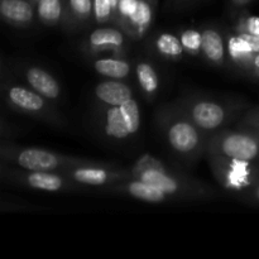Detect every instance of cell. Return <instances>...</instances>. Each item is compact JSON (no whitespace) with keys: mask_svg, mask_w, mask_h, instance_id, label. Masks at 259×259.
I'll return each instance as SVG.
<instances>
[{"mask_svg":"<svg viewBox=\"0 0 259 259\" xmlns=\"http://www.w3.org/2000/svg\"><path fill=\"white\" fill-rule=\"evenodd\" d=\"M156 121L172 153L187 166L205 156L210 134L202 131L176 101L159 106Z\"/></svg>","mask_w":259,"mask_h":259,"instance_id":"cell-1","label":"cell"},{"mask_svg":"<svg viewBox=\"0 0 259 259\" xmlns=\"http://www.w3.org/2000/svg\"><path fill=\"white\" fill-rule=\"evenodd\" d=\"M134 179L159 187L174 201H204L218 196V192L205 182L177 172L151 154H143L132 166Z\"/></svg>","mask_w":259,"mask_h":259,"instance_id":"cell-2","label":"cell"},{"mask_svg":"<svg viewBox=\"0 0 259 259\" xmlns=\"http://www.w3.org/2000/svg\"><path fill=\"white\" fill-rule=\"evenodd\" d=\"M190 118L207 134H214L228 128L233 121L244 114L249 108L242 99L215 98L204 94H190L177 99Z\"/></svg>","mask_w":259,"mask_h":259,"instance_id":"cell-3","label":"cell"},{"mask_svg":"<svg viewBox=\"0 0 259 259\" xmlns=\"http://www.w3.org/2000/svg\"><path fill=\"white\" fill-rule=\"evenodd\" d=\"M2 163L29 171L63 172L66 169L75 168L78 166H86L96 161L78 157L65 156L34 147H17L3 143L0 148Z\"/></svg>","mask_w":259,"mask_h":259,"instance_id":"cell-4","label":"cell"},{"mask_svg":"<svg viewBox=\"0 0 259 259\" xmlns=\"http://www.w3.org/2000/svg\"><path fill=\"white\" fill-rule=\"evenodd\" d=\"M2 94L8 106L15 111L37 118L51 125H63V119L60 115L52 101L46 99L29 86L13 82L3 72Z\"/></svg>","mask_w":259,"mask_h":259,"instance_id":"cell-5","label":"cell"},{"mask_svg":"<svg viewBox=\"0 0 259 259\" xmlns=\"http://www.w3.org/2000/svg\"><path fill=\"white\" fill-rule=\"evenodd\" d=\"M205 156L259 163V142L250 129L224 128L210 136Z\"/></svg>","mask_w":259,"mask_h":259,"instance_id":"cell-6","label":"cell"},{"mask_svg":"<svg viewBox=\"0 0 259 259\" xmlns=\"http://www.w3.org/2000/svg\"><path fill=\"white\" fill-rule=\"evenodd\" d=\"M95 116L100 133L111 141H125L141 128V109L134 98L119 105L96 103Z\"/></svg>","mask_w":259,"mask_h":259,"instance_id":"cell-7","label":"cell"},{"mask_svg":"<svg viewBox=\"0 0 259 259\" xmlns=\"http://www.w3.org/2000/svg\"><path fill=\"white\" fill-rule=\"evenodd\" d=\"M3 181L19 187L46 192H80L86 187L68 179L62 172L29 171L2 163Z\"/></svg>","mask_w":259,"mask_h":259,"instance_id":"cell-8","label":"cell"},{"mask_svg":"<svg viewBox=\"0 0 259 259\" xmlns=\"http://www.w3.org/2000/svg\"><path fill=\"white\" fill-rule=\"evenodd\" d=\"M205 157L220 186L238 197L259 182V163L223 158L219 156Z\"/></svg>","mask_w":259,"mask_h":259,"instance_id":"cell-9","label":"cell"},{"mask_svg":"<svg viewBox=\"0 0 259 259\" xmlns=\"http://www.w3.org/2000/svg\"><path fill=\"white\" fill-rule=\"evenodd\" d=\"M157 5L147 0H119L115 24L123 28L132 40H141L154 22Z\"/></svg>","mask_w":259,"mask_h":259,"instance_id":"cell-10","label":"cell"},{"mask_svg":"<svg viewBox=\"0 0 259 259\" xmlns=\"http://www.w3.org/2000/svg\"><path fill=\"white\" fill-rule=\"evenodd\" d=\"M72 181L77 182L81 186L90 189H103L118 182L134 179L131 168L114 166V164L104 163V162H94L86 166H78L75 168L66 169L62 172Z\"/></svg>","mask_w":259,"mask_h":259,"instance_id":"cell-11","label":"cell"},{"mask_svg":"<svg viewBox=\"0 0 259 259\" xmlns=\"http://www.w3.org/2000/svg\"><path fill=\"white\" fill-rule=\"evenodd\" d=\"M131 40L123 28L109 23L99 25L86 35L82 50L90 56H100L103 53L125 55Z\"/></svg>","mask_w":259,"mask_h":259,"instance_id":"cell-12","label":"cell"},{"mask_svg":"<svg viewBox=\"0 0 259 259\" xmlns=\"http://www.w3.org/2000/svg\"><path fill=\"white\" fill-rule=\"evenodd\" d=\"M228 60L240 72L250 76L254 56L259 53V37L238 33L233 29L227 34Z\"/></svg>","mask_w":259,"mask_h":259,"instance_id":"cell-13","label":"cell"},{"mask_svg":"<svg viewBox=\"0 0 259 259\" xmlns=\"http://www.w3.org/2000/svg\"><path fill=\"white\" fill-rule=\"evenodd\" d=\"M100 192L106 195H115V196H126L144 202H151V204L174 201L159 187L138 179H131L110 185V186L103 187V189H100Z\"/></svg>","mask_w":259,"mask_h":259,"instance_id":"cell-14","label":"cell"},{"mask_svg":"<svg viewBox=\"0 0 259 259\" xmlns=\"http://www.w3.org/2000/svg\"><path fill=\"white\" fill-rule=\"evenodd\" d=\"M202 37L201 56L217 67L225 66L228 60L227 37L223 30L215 25H205L200 28Z\"/></svg>","mask_w":259,"mask_h":259,"instance_id":"cell-15","label":"cell"},{"mask_svg":"<svg viewBox=\"0 0 259 259\" xmlns=\"http://www.w3.org/2000/svg\"><path fill=\"white\" fill-rule=\"evenodd\" d=\"M23 80L29 88L37 91L50 101H57L61 96V85L55 76L39 66H27L23 68Z\"/></svg>","mask_w":259,"mask_h":259,"instance_id":"cell-16","label":"cell"},{"mask_svg":"<svg viewBox=\"0 0 259 259\" xmlns=\"http://www.w3.org/2000/svg\"><path fill=\"white\" fill-rule=\"evenodd\" d=\"M0 15L15 28H29L37 18L35 5L30 0H0Z\"/></svg>","mask_w":259,"mask_h":259,"instance_id":"cell-17","label":"cell"},{"mask_svg":"<svg viewBox=\"0 0 259 259\" xmlns=\"http://www.w3.org/2000/svg\"><path fill=\"white\" fill-rule=\"evenodd\" d=\"M94 23V0H65V15L61 23L67 32H77Z\"/></svg>","mask_w":259,"mask_h":259,"instance_id":"cell-18","label":"cell"},{"mask_svg":"<svg viewBox=\"0 0 259 259\" xmlns=\"http://www.w3.org/2000/svg\"><path fill=\"white\" fill-rule=\"evenodd\" d=\"M95 100L98 104L104 105H119L126 103L134 98L133 90L123 80H106L101 81L95 86Z\"/></svg>","mask_w":259,"mask_h":259,"instance_id":"cell-19","label":"cell"},{"mask_svg":"<svg viewBox=\"0 0 259 259\" xmlns=\"http://www.w3.org/2000/svg\"><path fill=\"white\" fill-rule=\"evenodd\" d=\"M93 67L101 77L126 80L133 72V65L125 55L101 56L93 61Z\"/></svg>","mask_w":259,"mask_h":259,"instance_id":"cell-20","label":"cell"},{"mask_svg":"<svg viewBox=\"0 0 259 259\" xmlns=\"http://www.w3.org/2000/svg\"><path fill=\"white\" fill-rule=\"evenodd\" d=\"M134 72L142 94L148 101L154 100L161 88V80L156 66L146 58H139L134 65Z\"/></svg>","mask_w":259,"mask_h":259,"instance_id":"cell-21","label":"cell"},{"mask_svg":"<svg viewBox=\"0 0 259 259\" xmlns=\"http://www.w3.org/2000/svg\"><path fill=\"white\" fill-rule=\"evenodd\" d=\"M153 50L161 58L167 61H179L187 55L179 34L159 32L153 38Z\"/></svg>","mask_w":259,"mask_h":259,"instance_id":"cell-22","label":"cell"},{"mask_svg":"<svg viewBox=\"0 0 259 259\" xmlns=\"http://www.w3.org/2000/svg\"><path fill=\"white\" fill-rule=\"evenodd\" d=\"M35 13L43 24L51 27L60 24L65 15V0H39L35 4Z\"/></svg>","mask_w":259,"mask_h":259,"instance_id":"cell-23","label":"cell"},{"mask_svg":"<svg viewBox=\"0 0 259 259\" xmlns=\"http://www.w3.org/2000/svg\"><path fill=\"white\" fill-rule=\"evenodd\" d=\"M179 37L187 55L194 56V57L201 56V30L195 29V28H185V29L180 30Z\"/></svg>","mask_w":259,"mask_h":259,"instance_id":"cell-24","label":"cell"},{"mask_svg":"<svg viewBox=\"0 0 259 259\" xmlns=\"http://www.w3.org/2000/svg\"><path fill=\"white\" fill-rule=\"evenodd\" d=\"M94 23L98 25L115 24V12L110 0H94Z\"/></svg>","mask_w":259,"mask_h":259,"instance_id":"cell-25","label":"cell"},{"mask_svg":"<svg viewBox=\"0 0 259 259\" xmlns=\"http://www.w3.org/2000/svg\"><path fill=\"white\" fill-rule=\"evenodd\" d=\"M234 30L238 33H245V34L259 37V17L242 13L240 17L237 19Z\"/></svg>","mask_w":259,"mask_h":259,"instance_id":"cell-26","label":"cell"},{"mask_svg":"<svg viewBox=\"0 0 259 259\" xmlns=\"http://www.w3.org/2000/svg\"><path fill=\"white\" fill-rule=\"evenodd\" d=\"M237 126L254 129L259 132V106H249L242 116L238 119Z\"/></svg>","mask_w":259,"mask_h":259,"instance_id":"cell-27","label":"cell"},{"mask_svg":"<svg viewBox=\"0 0 259 259\" xmlns=\"http://www.w3.org/2000/svg\"><path fill=\"white\" fill-rule=\"evenodd\" d=\"M240 200L248 202V204L252 205H259V182L252 186L250 189H248L244 194H242L239 196Z\"/></svg>","mask_w":259,"mask_h":259,"instance_id":"cell-28","label":"cell"},{"mask_svg":"<svg viewBox=\"0 0 259 259\" xmlns=\"http://www.w3.org/2000/svg\"><path fill=\"white\" fill-rule=\"evenodd\" d=\"M196 0H167V8L169 10H182L191 7Z\"/></svg>","mask_w":259,"mask_h":259,"instance_id":"cell-29","label":"cell"},{"mask_svg":"<svg viewBox=\"0 0 259 259\" xmlns=\"http://www.w3.org/2000/svg\"><path fill=\"white\" fill-rule=\"evenodd\" d=\"M228 2H229L230 8H232L235 13H240L245 7H248V5H249L250 3L254 2V0H228Z\"/></svg>","mask_w":259,"mask_h":259,"instance_id":"cell-30","label":"cell"},{"mask_svg":"<svg viewBox=\"0 0 259 259\" xmlns=\"http://www.w3.org/2000/svg\"><path fill=\"white\" fill-rule=\"evenodd\" d=\"M250 76L259 80V53H257V55L254 56V58H253L252 72H250Z\"/></svg>","mask_w":259,"mask_h":259,"instance_id":"cell-31","label":"cell"},{"mask_svg":"<svg viewBox=\"0 0 259 259\" xmlns=\"http://www.w3.org/2000/svg\"><path fill=\"white\" fill-rule=\"evenodd\" d=\"M111 4H113L114 12H115V19H116V12H118V5H119V0H110Z\"/></svg>","mask_w":259,"mask_h":259,"instance_id":"cell-32","label":"cell"},{"mask_svg":"<svg viewBox=\"0 0 259 259\" xmlns=\"http://www.w3.org/2000/svg\"><path fill=\"white\" fill-rule=\"evenodd\" d=\"M248 129V128H247ZM250 131L253 132V133L255 134V137H257V139H258V142H259V132L258 131H254V129H250Z\"/></svg>","mask_w":259,"mask_h":259,"instance_id":"cell-33","label":"cell"},{"mask_svg":"<svg viewBox=\"0 0 259 259\" xmlns=\"http://www.w3.org/2000/svg\"><path fill=\"white\" fill-rule=\"evenodd\" d=\"M147 2L152 3V4H154V5H157V0H147Z\"/></svg>","mask_w":259,"mask_h":259,"instance_id":"cell-34","label":"cell"},{"mask_svg":"<svg viewBox=\"0 0 259 259\" xmlns=\"http://www.w3.org/2000/svg\"><path fill=\"white\" fill-rule=\"evenodd\" d=\"M30 2H32V3H33V4H34V5H35V4H37V3H38V2H39V0H30Z\"/></svg>","mask_w":259,"mask_h":259,"instance_id":"cell-35","label":"cell"}]
</instances>
